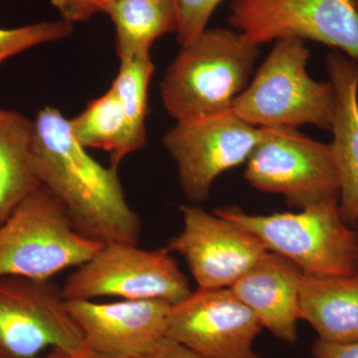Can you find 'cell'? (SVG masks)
Segmentation results:
<instances>
[{
    "mask_svg": "<svg viewBox=\"0 0 358 358\" xmlns=\"http://www.w3.org/2000/svg\"><path fill=\"white\" fill-rule=\"evenodd\" d=\"M223 0H173L178 16V42L190 43L207 29L212 14Z\"/></svg>",
    "mask_w": 358,
    "mask_h": 358,
    "instance_id": "7402d4cb",
    "label": "cell"
},
{
    "mask_svg": "<svg viewBox=\"0 0 358 358\" xmlns=\"http://www.w3.org/2000/svg\"><path fill=\"white\" fill-rule=\"evenodd\" d=\"M65 301L105 296L122 300H157L176 305L192 289L167 248L143 250L126 242L103 244L66 280Z\"/></svg>",
    "mask_w": 358,
    "mask_h": 358,
    "instance_id": "8992f818",
    "label": "cell"
},
{
    "mask_svg": "<svg viewBox=\"0 0 358 358\" xmlns=\"http://www.w3.org/2000/svg\"><path fill=\"white\" fill-rule=\"evenodd\" d=\"M261 140L246 162L244 176L263 192L281 194L291 206L339 199V178L331 143L296 128L260 127Z\"/></svg>",
    "mask_w": 358,
    "mask_h": 358,
    "instance_id": "52a82bcc",
    "label": "cell"
},
{
    "mask_svg": "<svg viewBox=\"0 0 358 358\" xmlns=\"http://www.w3.org/2000/svg\"><path fill=\"white\" fill-rule=\"evenodd\" d=\"M182 228L167 249L183 257L197 289L231 288L268 251L259 238L199 206L179 207Z\"/></svg>",
    "mask_w": 358,
    "mask_h": 358,
    "instance_id": "8fae6325",
    "label": "cell"
},
{
    "mask_svg": "<svg viewBox=\"0 0 358 358\" xmlns=\"http://www.w3.org/2000/svg\"><path fill=\"white\" fill-rule=\"evenodd\" d=\"M87 350L51 280L0 275V358H38L50 350Z\"/></svg>",
    "mask_w": 358,
    "mask_h": 358,
    "instance_id": "ba28073f",
    "label": "cell"
},
{
    "mask_svg": "<svg viewBox=\"0 0 358 358\" xmlns=\"http://www.w3.org/2000/svg\"><path fill=\"white\" fill-rule=\"evenodd\" d=\"M40 185L33 157V121L0 108V225Z\"/></svg>",
    "mask_w": 358,
    "mask_h": 358,
    "instance_id": "e0dca14e",
    "label": "cell"
},
{
    "mask_svg": "<svg viewBox=\"0 0 358 358\" xmlns=\"http://www.w3.org/2000/svg\"><path fill=\"white\" fill-rule=\"evenodd\" d=\"M355 228H357V229L358 230V223L357 224V225H355Z\"/></svg>",
    "mask_w": 358,
    "mask_h": 358,
    "instance_id": "83f0119b",
    "label": "cell"
},
{
    "mask_svg": "<svg viewBox=\"0 0 358 358\" xmlns=\"http://www.w3.org/2000/svg\"><path fill=\"white\" fill-rule=\"evenodd\" d=\"M38 358H103L85 350L83 352L71 353L62 352V350H50Z\"/></svg>",
    "mask_w": 358,
    "mask_h": 358,
    "instance_id": "484cf974",
    "label": "cell"
},
{
    "mask_svg": "<svg viewBox=\"0 0 358 358\" xmlns=\"http://www.w3.org/2000/svg\"><path fill=\"white\" fill-rule=\"evenodd\" d=\"M353 6H355V9H357L358 13V0H352Z\"/></svg>",
    "mask_w": 358,
    "mask_h": 358,
    "instance_id": "4316f807",
    "label": "cell"
},
{
    "mask_svg": "<svg viewBox=\"0 0 358 358\" xmlns=\"http://www.w3.org/2000/svg\"><path fill=\"white\" fill-rule=\"evenodd\" d=\"M308 58L303 40H278L231 110L256 127L308 124L331 131L334 89L331 82L315 81L308 74Z\"/></svg>",
    "mask_w": 358,
    "mask_h": 358,
    "instance_id": "277c9868",
    "label": "cell"
},
{
    "mask_svg": "<svg viewBox=\"0 0 358 358\" xmlns=\"http://www.w3.org/2000/svg\"><path fill=\"white\" fill-rule=\"evenodd\" d=\"M131 358H204L190 348L181 345L178 341L169 338H164L159 341L152 348L138 355Z\"/></svg>",
    "mask_w": 358,
    "mask_h": 358,
    "instance_id": "cb8c5ba5",
    "label": "cell"
},
{
    "mask_svg": "<svg viewBox=\"0 0 358 358\" xmlns=\"http://www.w3.org/2000/svg\"><path fill=\"white\" fill-rule=\"evenodd\" d=\"M214 213L255 235L268 251L289 259L303 275L358 273V230L343 220L338 200L268 215L248 214L236 206L219 207Z\"/></svg>",
    "mask_w": 358,
    "mask_h": 358,
    "instance_id": "3957f363",
    "label": "cell"
},
{
    "mask_svg": "<svg viewBox=\"0 0 358 358\" xmlns=\"http://www.w3.org/2000/svg\"><path fill=\"white\" fill-rule=\"evenodd\" d=\"M260 140V127L229 110L176 122L164 134L162 143L178 164L185 196L192 202H203L215 179L246 164Z\"/></svg>",
    "mask_w": 358,
    "mask_h": 358,
    "instance_id": "30bf717a",
    "label": "cell"
},
{
    "mask_svg": "<svg viewBox=\"0 0 358 358\" xmlns=\"http://www.w3.org/2000/svg\"><path fill=\"white\" fill-rule=\"evenodd\" d=\"M303 277L296 264L268 251L230 289L255 313L263 329L285 343H296Z\"/></svg>",
    "mask_w": 358,
    "mask_h": 358,
    "instance_id": "5bb4252c",
    "label": "cell"
},
{
    "mask_svg": "<svg viewBox=\"0 0 358 358\" xmlns=\"http://www.w3.org/2000/svg\"><path fill=\"white\" fill-rule=\"evenodd\" d=\"M313 358H358V341L331 343L317 338L312 346Z\"/></svg>",
    "mask_w": 358,
    "mask_h": 358,
    "instance_id": "d4e9b609",
    "label": "cell"
},
{
    "mask_svg": "<svg viewBox=\"0 0 358 358\" xmlns=\"http://www.w3.org/2000/svg\"><path fill=\"white\" fill-rule=\"evenodd\" d=\"M262 329L230 288L197 289L171 306L166 338L204 358H262L254 350Z\"/></svg>",
    "mask_w": 358,
    "mask_h": 358,
    "instance_id": "7c38bea8",
    "label": "cell"
},
{
    "mask_svg": "<svg viewBox=\"0 0 358 358\" xmlns=\"http://www.w3.org/2000/svg\"><path fill=\"white\" fill-rule=\"evenodd\" d=\"M102 11L114 22L121 62L148 57L155 40L178 30L173 0H119Z\"/></svg>",
    "mask_w": 358,
    "mask_h": 358,
    "instance_id": "ac0fdd59",
    "label": "cell"
},
{
    "mask_svg": "<svg viewBox=\"0 0 358 358\" xmlns=\"http://www.w3.org/2000/svg\"><path fill=\"white\" fill-rule=\"evenodd\" d=\"M103 245L77 232L61 202L40 185L0 225V275L51 280Z\"/></svg>",
    "mask_w": 358,
    "mask_h": 358,
    "instance_id": "5b68a950",
    "label": "cell"
},
{
    "mask_svg": "<svg viewBox=\"0 0 358 358\" xmlns=\"http://www.w3.org/2000/svg\"><path fill=\"white\" fill-rule=\"evenodd\" d=\"M115 1L119 0H51L62 20L71 24L88 20L94 14L102 11L103 7Z\"/></svg>",
    "mask_w": 358,
    "mask_h": 358,
    "instance_id": "603a6c76",
    "label": "cell"
},
{
    "mask_svg": "<svg viewBox=\"0 0 358 358\" xmlns=\"http://www.w3.org/2000/svg\"><path fill=\"white\" fill-rule=\"evenodd\" d=\"M74 24L61 20L4 29L0 28V66L9 58L39 45L69 37Z\"/></svg>",
    "mask_w": 358,
    "mask_h": 358,
    "instance_id": "44dd1931",
    "label": "cell"
},
{
    "mask_svg": "<svg viewBox=\"0 0 358 358\" xmlns=\"http://www.w3.org/2000/svg\"><path fill=\"white\" fill-rule=\"evenodd\" d=\"M69 122L73 138L82 147L110 152V166H119L129 155L126 117L112 86Z\"/></svg>",
    "mask_w": 358,
    "mask_h": 358,
    "instance_id": "d6986e66",
    "label": "cell"
},
{
    "mask_svg": "<svg viewBox=\"0 0 358 358\" xmlns=\"http://www.w3.org/2000/svg\"><path fill=\"white\" fill-rule=\"evenodd\" d=\"M229 23L257 46L312 40L358 61V13L352 0H235Z\"/></svg>",
    "mask_w": 358,
    "mask_h": 358,
    "instance_id": "9c48e42d",
    "label": "cell"
},
{
    "mask_svg": "<svg viewBox=\"0 0 358 358\" xmlns=\"http://www.w3.org/2000/svg\"><path fill=\"white\" fill-rule=\"evenodd\" d=\"M259 46L239 32L206 29L181 47L160 83L164 108L176 122L231 110L250 83Z\"/></svg>",
    "mask_w": 358,
    "mask_h": 358,
    "instance_id": "7a4b0ae2",
    "label": "cell"
},
{
    "mask_svg": "<svg viewBox=\"0 0 358 358\" xmlns=\"http://www.w3.org/2000/svg\"><path fill=\"white\" fill-rule=\"evenodd\" d=\"M33 157L40 183L61 202L77 232L102 244H138L141 219L126 199L117 167L91 157L55 108H44L33 120Z\"/></svg>",
    "mask_w": 358,
    "mask_h": 358,
    "instance_id": "6da1fadb",
    "label": "cell"
},
{
    "mask_svg": "<svg viewBox=\"0 0 358 358\" xmlns=\"http://www.w3.org/2000/svg\"><path fill=\"white\" fill-rule=\"evenodd\" d=\"M336 95L331 141L339 178V211L343 220L358 223V61L338 51L326 59Z\"/></svg>",
    "mask_w": 358,
    "mask_h": 358,
    "instance_id": "9a60e30c",
    "label": "cell"
},
{
    "mask_svg": "<svg viewBox=\"0 0 358 358\" xmlns=\"http://www.w3.org/2000/svg\"><path fill=\"white\" fill-rule=\"evenodd\" d=\"M87 350L103 358L138 357L166 338L171 305L157 300L65 301Z\"/></svg>",
    "mask_w": 358,
    "mask_h": 358,
    "instance_id": "4fadbf2b",
    "label": "cell"
},
{
    "mask_svg": "<svg viewBox=\"0 0 358 358\" xmlns=\"http://www.w3.org/2000/svg\"><path fill=\"white\" fill-rule=\"evenodd\" d=\"M154 72L152 56L134 58L121 62L112 84L126 117L129 154L141 150L147 143L148 86Z\"/></svg>",
    "mask_w": 358,
    "mask_h": 358,
    "instance_id": "ffe728a7",
    "label": "cell"
},
{
    "mask_svg": "<svg viewBox=\"0 0 358 358\" xmlns=\"http://www.w3.org/2000/svg\"><path fill=\"white\" fill-rule=\"evenodd\" d=\"M301 320L327 343L358 341V273L307 275L301 282Z\"/></svg>",
    "mask_w": 358,
    "mask_h": 358,
    "instance_id": "2e32d148",
    "label": "cell"
}]
</instances>
